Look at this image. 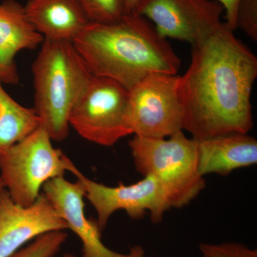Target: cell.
<instances>
[{
	"mask_svg": "<svg viewBox=\"0 0 257 257\" xmlns=\"http://www.w3.org/2000/svg\"><path fill=\"white\" fill-rule=\"evenodd\" d=\"M226 23L192 45V60L179 77L183 130L196 140L248 134L257 77L254 53Z\"/></svg>",
	"mask_w": 257,
	"mask_h": 257,
	"instance_id": "1",
	"label": "cell"
},
{
	"mask_svg": "<svg viewBox=\"0 0 257 257\" xmlns=\"http://www.w3.org/2000/svg\"><path fill=\"white\" fill-rule=\"evenodd\" d=\"M94 77L130 90L153 74L176 75L181 60L151 22L128 13L116 23H89L72 41Z\"/></svg>",
	"mask_w": 257,
	"mask_h": 257,
	"instance_id": "2",
	"label": "cell"
},
{
	"mask_svg": "<svg viewBox=\"0 0 257 257\" xmlns=\"http://www.w3.org/2000/svg\"><path fill=\"white\" fill-rule=\"evenodd\" d=\"M35 110L52 141L68 137L72 107L94 76L68 41L44 40L32 65Z\"/></svg>",
	"mask_w": 257,
	"mask_h": 257,
	"instance_id": "3",
	"label": "cell"
},
{
	"mask_svg": "<svg viewBox=\"0 0 257 257\" xmlns=\"http://www.w3.org/2000/svg\"><path fill=\"white\" fill-rule=\"evenodd\" d=\"M128 146L135 168L160 182L170 208L188 205L205 187L198 170L197 141L180 131L166 138L134 137Z\"/></svg>",
	"mask_w": 257,
	"mask_h": 257,
	"instance_id": "4",
	"label": "cell"
},
{
	"mask_svg": "<svg viewBox=\"0 0 257 257\" xmlns=\"http://www.w3.org/2000/svg\"><path fill=\"white\" fill-rule=\"evenodd\" d=\"M42 126L0 152V177L5 190L19 205H31L51 179L64 177L72 161L52 143Z\"/></svg>",
	"mask_w": 257,
	"mask_h": 257,
	"instance_id": "5",
	"label": "cell"
},
{
	"mask_svg": "<svg viewBox=\"0 0 257 257\" xmlns=\"http://www.w3.org/2000/svg\"><path fill=\"white\" fill-rule=\"evenodd\" d=\"M128 90L112 79L93 77L69 116V126L84 140L111 147L132 135L126 121Z\"/></svg>",
	"mask_w": 257,
	"mask_h": 257,
	"instance_id": "6",
	"label": "cell"
},
{
	"mask_svg": "<svg viewBox=\"0 0 257 257\" xmlns=\"http://www.w3.org/2000/svg\"><path fill=\"white\" fill-rule=\"evenodd\" d=\"M179 77L153 74L128 90L126 121L135 136L166 138L183 130Z\"/></svg>",
	"mask_w": 257,
	"mask_h": 257,
	"instance_id": "7",
	"label": "cell"
},
{
	"mask_svg": "<svg viewBox=\"0 0 257 257\" xmlns=\"http://www.w3.org/2000/svg\"><path fill=\"white\" fill-rule=\"evenodd\" d=\"M68 172L82 184L84 197L96 210V222L101 231L111 216L119 210L126 211L133 219H142L148 211L152 222L159 224L166 211L170 209L162 184L153 176H144L143 179L130 185L121 182L117 187H108L83 175L72 162Z\"/></svg>",
	"mask_w": 257,
	"mask_h": 257,
	"instance_id": "8",
	"label": "cell"
},
{
	"mask_svg": "<svg viewBox=\"0 0 257 257\" xmlns=\"http://www.w3.org/2000/svg\"><path fill=\"white\" fill-rule=\"evenodd\" d=\"M223 12L216 0H140L132 13L147 18L162 37L192 45L222 23Z\"/></svg>",
	"mask_w": 257,
	"mask_h": 257,
	"instance_id": "9",
	"label": "cell"
},
{
	"mask_svg": "<svg viewBox=\"0 0 257 257\" xmlns=\"http://www.w3.org/2000/svg\"><path fill=\"white\" fill-rule=\"evenodd\" d=\"M68 226L42 193L30 206L19 205L6 190L0 197V257H8L40 235Z\"/></svg>",
	"mask_w": 257,
	"mask_h": 257,
	"instance_id": "10",
	"label": "cell"
},
{
	"mask_svg": "<svg viewBox=\"0 0 257 257\" xmlns=\"http://www.w3.org/2000/svg\"><path fill=\"white\" fill-rule=\"evenodd\" d=\"M68 229L72 230L82 243V257H143L141 246H135L128 253L116 252L106 247L101 239V231L96 221L87 219L84 213V190L78 180L71 182L64 177L48 181L42 187Z\"/></svg>",
	"mask_w": 257,
	"mask_h": 257,
	"instance_id": "11",
	"label": "cell"
},
{
	"mask_svg": "<svg viewBox=\"0 0 257 257\" xmlns=\"http://www.w3.org/2000/svg\"><path fill=\"white\" fill-rule=\"evenodd\" d=\"M44 40L28 20L25 7L15 0L0 3V79L3 84H20L17 54L35 50Z\"/></svg>",
	"mask_w": 257,
	"mask_h": 257,
	"instance_id": "12",
	"label": "cell"
},
{
	"mask_svg": "<svg viewBox=\"0 0 257 257\" xmlns=\"http://www.w3.org/2000/svg\"><path fill=\"white\" fill-rule=\"evenodd\" d=\"M198 170L208 174L229 175L236 169L256 165L257 141L248 134H234L197 140Z\"/></svg>",
	"mask_w": 257,
	"mask_h": 257,
	"instance_id": "13",
	"label": "cell"
},
{
	"mask_svg": "<svg viewBox=\"0 0 257 257\" xmlns=\"http://www.w3.org/2000/svg\"><path fill=\"white\" fill-rule=\"evenodd\" d=\"M24 7L45 40L72 42L90 23L78 0H29Z\"/></svg>",
	"mask_w": 257,
	"mask_h": 257,
	"instance_id": "14",
	"label": "cell"
},
{
	"mask_svg": "<svg viewBox=\"0 0 257 257\" xmlns=\"http://www.w3.org/2000/svg\"><path fill=\"white\" fill-rule=\"evenodd\" d=\"M3 84L0 79V152L22 141L41 126L35 109L19 104Z\"/></svg>",
	"mask_w": 257,
	"mask_h": 257,
	"instance_id": "15",
	"label": "cell"
},
{
	"mask_svg": "<svg viewBox=\"0 0 257 257\" xmlns=\"http://www.w3.org/2000/svg\"><path fill=\"white\" fill-rule=\"evenodd\" d=\"M89 22L116 23L126 15L125 0H78Z\"/></svg>",
	"mask_w": 257,
	"mask_h": 257,
	"instance_id": "16",
	"label": "cell"
},
{
	"mask_svg": "<svg viewBox=\"0 0 257 257\" xmlns=\"http://www.w3.org/2000/svg\"><path fill=\"white\" fill-rule=\"evenodd\" d=\"M67 239L64 231H51L40 235L8 257H55Z\"/></svg>",
	"mask_w": 257,
	"mask_h": 257,
	"instance_id": "17",
	"label": "cell"
},
{
	"mask_svg": "<svg viewBox=\"0 0 257 257\" xmlns=\"http://www.w3.org/2000/svg\"><path fill=\"white\" fill-rule=\"evenodd\" d=\"M202 257H257V251L236 242L206 243L199 245Z\"/></svg>",
	"mask_w": 257,
	"mask_h": 257,
	"instance_id": "18",
	"label": "cell"
},
{
	"mask_svg": "<svg viewBox=\"0 0 257 257\" xmlns=\"http://www.w3.org/2000/svg\"><path fill=\"white\" fill-rule=\"evenodd\" d=\"M236 29L242 30L252 41H257V0H239Z\"/></svg>",
	"mask_w": 257,
	"mask_h": 257,
	"instance_id": "19",
	"label": "cell"
},
{
	"mask_svg": "<svg viewBox=\"0 0 257 257\" xmlns=\"http://www.w3.org/2000/svg\"><path fill=\"white\" fill-rule=\"evenodd\" d=\"M226 13V23L230 28L236 30V16L239 0H216Z\"/></svg>",
	"mask_w": 257,
	"mask_h": 257,
	"instance_id": "20",
	"label": "cell"
},
{
	"mask_svg": "<svg viewBox=\"0 0 257 257\" xmlns=\"http://www.w3.org/2000/svg\"><path fill=\"white\" fill-rule=\"evenodd\" d=\"M140 0H125L126 3V14L133 13Z\"/></svg>",
	"mask_w": 257,
	"mask_h": 257,
	"instance_id": "21",
	"label": "cell"
},
{
	"mask_svg": "<svg viewBox=\"0 0 257 257\" xmlns=\"http://www.w3.org/2000/svg\"><path fill=\"white\" fill-rule=\"evenodd\" d=\"M4 184H3V180H2L1 177H0V197H1L2 194L5 190Z\"/></svg>",
	"mask_w": 257,
	"mask_h": 257,
	"instance_id": "22",
	"label": "cell"
},
{
	"mask_svg": "<svg viewBox=\"0 0 257 257\" xmlns=\"http://www.w3.org/2000/svg\"><path fill=\"white\" fill-rule=\"evenodd\" d=\"M62 257H75V256H73V255H72V254H65V255H64V256Z\"/></svg>",
	"mask_w": 257,
	"mask_h": 257,
	"instance_id": "23",
	"label": "cell"
},
{
	"mask_svg": "<svg viewBox=\"0 0 257 257\" xmlns=\"http://www.w3.org/2000/svg\"><path fill=\"white\" fill-rule=\"evenodd\" d=\"M143 257H145V256H143Z\"/></svg>",
	"mask_w": 257,
	"mask_h": 257,
	"instance_id": "24",
	"label": "cell"
}]
</instances>
